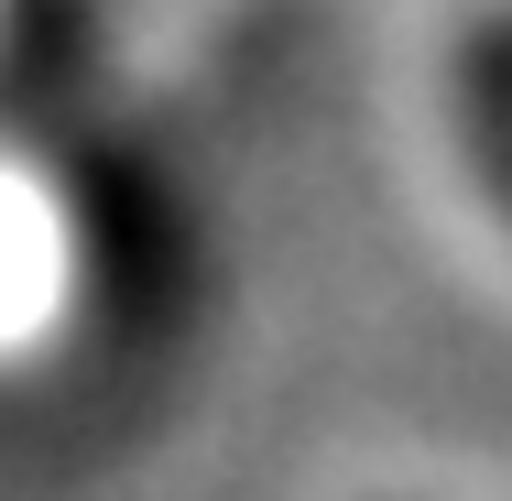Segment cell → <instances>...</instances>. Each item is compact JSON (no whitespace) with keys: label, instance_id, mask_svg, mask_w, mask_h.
<instances>
[{"label":"cell","instance_id":"obj_1","mask_svg":"<svg viewBox=\"0 0 512 501\" xmlns=\"http://www.w3.org/2000/svg\"><path fill=\"white\" fill-rule=\"evenodd\" d=\"M99 295V207L55 153H0V360H44Z\"/></svg>","mask_w":512,"mask_h":501},{"label":"cell","instance_id":"obj_2","mask_svg":"<svg viewBox=\"0 0 512 501\" xmlns=\"http://www.w3.org/2000/svg\"><path fill=\"white\" fill-rule=\"evenodd\" d=\"M458 109H469V142H480V175L512 218V22H480V44L458 55Z\"/></svg>","mask_w":512,"mask_h":501}]
</instances>
